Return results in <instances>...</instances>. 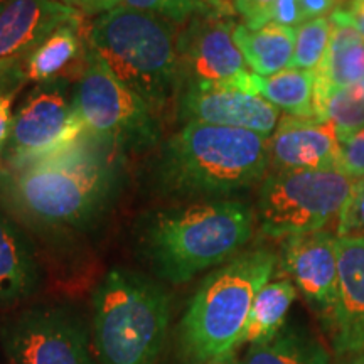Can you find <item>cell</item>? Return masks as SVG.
Listing matches in <instances>:
<instances>
[{
	"label": "cell",
	"instance_id": "d4e9b609",
	"mask_svg": "<svg viewBox=\"0 0 364 364\" xmlns=\"http://www.w3.org/2000/svg\"><path fill=\"white\" fill-rule=\"evenodd\" d=\"M331 41V21L329 17H317L295 29L294 58L290 68L297 70L316 71L324 61L327 48Z\"/></svg>",
	"mask_w": 364,
	"mask_h": 364
},
{
	"label": "cell",
	"instance_id": "d6986e66",
	"mask_svg": "<svg viewBox=\"0 0 364 364\" xmlns=\"http://www.w3.org/2000/svg\"><path fill=\"white\" fill-rule=\"evenodd\" d=\"M228 83L252 91L290 117L316 118L314 112L316 71L287 68L277 75L258 76L247 70Z\"/></svg>",
	"mask_w": 364,
	"mask_h": 364
},
{
	"label": "cell",
	"instance_id": "3957f363",
	"mask_svg": "<svg viewBox=\"0 0 364 364\" xmlns=\"http://www.w3.org/2000/svg\"><path fill=\"white\" fill-rule=\"evenodd\" d=\"M270 166V136L189 122L162 145L159 189L174 196H228L252 188Z\"/></svg>",
	"mask_w": 364,
	"mask_h": 364
},
{
	"label": "cell",
	"instance_id": "603a6c76",
	"mask_svg": "<svg viewBox=\"0 0 364 364\" xmlns=\"http://www.w3.org/2000/svg\"><path fill=\"white\" fill-rule=\"evenodd\" d=\"M295 297L297 287L292 280L268 282L253 300L241 344H262L279 334Z\"/></svg>",
	"mask_w": 364,
	"mask_h": 364
},
{
	"label": "cell",
	"instance_id": "2e32d148",
	"mask_svg": "<svg viewBox=\"0 0 364 364\" xmlns=\"http://www.w3.org/2000/svg\"><path fill=\"white\" fill-rule=\"evenodd\" d=\"M76 19L80 11L56 0H7L0 9V61H21Z\"/></svg>",
	"mask_w": 364,
	"mask_h": 364
},
{
	"label": "cell",
	"instance_id": "ac0fdd59",
	"mask_svg": "<svg viewBox=\"0 0 364 364\" xmlns=\"http://www.w3.org/2000/svg\"><path fill=\"white\" fill-rule=\"evenodd\" d=\"M39 265L22 230L0 209V307L29 299L39 287Z\"/></svg>",
	"mask_w": 364,
	"mask_h": 364
},
{
	"label": "cell",
	"instance_id": "9a60e30c",
	"mask_svg": "<svg viewBox=\"0 0 364 364\" xmlns=\"http://www.w3.org/2000/svg\"><path fill=\"white\" fill-rule=\"evenodd\" d=\"M341 139L331 120L287 115L270 136L273 171L338 169Z\"/></svg>",
	"mask_w": 364,
	"mask_h": 364
},
{
	"label": "cell",
	"instance_id": "d590c367",
	"mask_svg": "<svg viewBox=\"0 0 364 364\" xmlns=\"http://www.w3.org/2000/svg\"><path fill=\"white\" fill-rule=\"evenodd\" d=\"M204 7L208 14H215V16L230 17L235 12V0H204Z\"/></svg>",
	"mask_w": 364,
	"mask_h": 364
},
{
	"label": "cell",
	"instance_id": "52a82bcc",
	"mask_svg": "<svg viewBox=\"0 0 364 364\" xmlns=\"http://www.w3.org/2000/svg\"><path fill=\"white\" fill-rule=\"evenodd\" d=\"M354 181L339 169L273 171L258 194V221L272 238L324 230L339 216Z\"/></svg>",
	"mask_w": 364,
	"mask_h": 364
},
{
	"label": "cell",
	"instance_id": "e575fe53",
	"mask_svg": "<svg viewBox=\"0 0 364 364\" xmlns=\"http://www.w3.org/2000/svg\"><path fill=\"white\" fill-rule=\"evenodd\" d=\"M348 14L349 21L364 36V0H351L346 7H338Z\"/></svg>",
	"mask_w": 364,
	"mask_h": 364
},
{
	"label": "cell",
	"instance_id": "ba28073f",
	"mask_svg": "<svg viewBox=\"0 0 364 364\" xmlns=\"http://www.w3.org/2000/svg\"><path fill=\"white\" fill-rule=\"evenodd\" d=\"M73 107L85 130L113 149H149L161 136L157 113L93 53L76 83Z\"/></svg>",
	"mask_w": 364,
	"mask_h": 364
},
{
	"label": "cell",
	"instance_id": "30bf717a",
	"mask_svg": "<svg viewBox=\"0 0 364 364\" xmlns=\"http://www.w3.org/2000/svg\"><path fill=\"white\" fill-rule=\"evenodd\" d=\"M83 132L68 95V81L38 85L14 113L9 167L56 156L75 144Z\"/></svg>",
	"mask_w": 364,
	"mask_h": 364
},
{
	"label": "cell",
	"instance_id": "f1b7e54d",
	"mask_svg": "<svg viewBox=\"0 0 364 364\" xmlns=\"http://www.w3.org/2000/svg\"><path fill=\"white\" fill-rule=\"evenodd\" d=\"M275 0H235V12L243 17L248 29H262L268 24V12Z\"/></svg>",
	"mask_w": 364,
	"mask_h": 364
},
{
	"label": "cell",
	"instance_id": "74e56055",
	"mask_svg": "<svg viewBox=\"0 0 364 364\" xmlns=\"http://www.w3.org/2000/svg\"><path fill=\"white\" fill-rule=\"evenodd\" d=\"M339 364H364V351L358 354H351V356H344L343 361Z\"/></svg>",
	"mask_w": 364,
	"mask_h": 364
},
{
	"label": "cell",
	"instance_id": "5b68a950",
	"mask_svg": "<svg viewBox=\"0 0 364 364\" xmlns=\"http://www.w3.org/2000/svg\"><path fill=\"white\" fill-rule=\"evenodd\" d=\"M177 24L156 14L117 6L90 31V49L115 78L154 112L179 97Z\"/></svg>",
	"mask_w": 364,
	"mask_h": 364
},
{
	"label": "cell",
	"instance_id": "8fae6325",
	"mask_svg": "<svg viewBox=\"0 0 364 364\" xmlns=\"http://www.w3.org/2000/svg\"><path fill=\"white\" fill-rule=\"evenodd\" d=\"M235 22L215 14H196L179 34L181 90L186 86L228 83L247 71L235 43Z\"/></svg>",
	"mask_w": 364,
	"mask_h": 364
},
{
	"label": "cell",
	"instance_id": "60d3db41",
	"mask_svg": "<svg viewBox=\"0 0 364 364\" xmlns=\"http://www.w3.org/2000/svg\"><path fill=\"white\" fill-rule=\"evenodd\" d=\"M203 4H204V0H203ZM206 14H208V12H206Z\"/></svg>",
	"mask_w": 364,
	"mask_h": 364
},
{
	"label": "cell",
	"instance_id": "836d02e7",
	"mask_svg": "<svg viewBox=\"0 0 364 364\" xmlns=\"http://www.w3.org/2000/svg\"><path fill=\"white\" fill-rule=\"evenodd\" d=\"M56 2L86 14H105L118 6V0H56Z\"/></svg>",
	"mask_w": 364,
	"mask_h": 364
},
{
	"label": "cell",
	"instance_id": "44dd1931",
	"mask_svg": "<svg viewBox=\"0 0 364 364\" xmlns=\"http://www.w3.org/2000/svg\"><path fill=\"white\" fill-rule=\"evenodd\" d=\"M233 38L245 63L255 75L272 76L290 68L294 58L295 27L267 24L262 29L253 31L245 24H236Z\"/></svg>",
	"mask_w": 364,
	"mask_h": 364
},
{
	"label": "cell",
	"instance_id": "6da1fadb",
	"mask_svg": "<svg viewBox=\"0 0 364 364\" xmlns=\"http://www.w3.org/2000/svg\"><path fill=\"white\" fill-rule=\"evenodd\" d=\"M112 145L83 132L56 156L0 169V203L34 230H80L107 211L120 184Z\"/></svg>",
	"mask_w": 364,
	"mask_h": 364
},
{
	"label": "cell",
	"instance_id": "f35d334b",
	"mask_svg": "<svg viewBox=\"0 0 364 364\" xmlns=\"http://www.w3.org/2000/svg\"><path fill=\"white\" fill-rule=\"evenodd\" d=\"M6 2H7V0H0V9L4 7V4H6Z\"/></svg>",
	"mask_w": 364,
	"mask_h": 364
},
{
	"label": "cell",
	"instance_id": "ffe728a7",
	"mask_svg": "<svg viewBox=\"0 0 364 364\" xmlns=\"http://www.w3.org/2000/svg\"><path fill=\"white\" fill-rule=\"evenodd\" d=\"M80 19L58 27L24 61L26 80L36 85L66 80V73L78 63H88L91 49L85 48L80 33Z\"/></svg>",
	"mask_w": 364,
	"mask_h": 364
},
{
	"label": "cell",
	"instance_id": "ab89813d",
	"mask_svg": "<svg viewBox=\"0 0 364 364\" xmlns=\"http://www.w3.org/2000/svg\"><path fill=\"white\" fill-rule=\"evenodd\" d=\"M0 364H7V363L6 361H0Z\"/></svg>",
	"mask_w": 364,
	"mask_h": 364
},
{
	"label": "cell",
	"instance_id": "9c48e42d",
	"mask_svg": "<svg viewBox=\"0 0 364 364\" xmlns=\"http://www.w3.org/2000/svg\"><path fill=\"white\" fill-rule=\"evenodd\" d=\"M7 364H95L83 326L61 309L38 307L0 318Z\"/></svg>",
	"mask_w": 364,
	"mask_h": 364
},
{
	"label": "cell",
	"instance_id": "cb8c5ba5",
	"mask_svg": "<svg viewBox=\"0 0 364 364\" xmlns=\"http://www.w3.org/2000/svg\"><path fill=\"white\" fill-rule=\"evenodd\" d=\"M316 118L331 120L338 129L339 139L364 129V83L332 91L329 97L314 107Z\"/></svg>",
	"mask_w": 364,
	"mask_h": 364
},
{
	"label": "cell",
	"instance_id": "4316f807",
	"mask_svg": "<svg viewBox=\"0 0 364 364\" xmlns=\"http://www.w3.org/2000/svg\"><path fill=\"white\" fill-rule=\"evenodd\" d=\"M338 236L364 238V176L354 181L348 201L341 209Z\"/></svg>",
	"mask_w": 364,
	"mask_h": 364
},
{
	"label": "cell",
	"instance_id": "e0dca14e",
	"mask_svg": "<svg viewBox=\"0 0 364 364\" xmlns=\"http://www.w3.org/2000/svg\"><path fill=\"white\" fill-rule=\"evenodd\" d=\"M329 21L331 41L324 61L316 70L314 107L332 91L349 88L364 80V36L343 9H336Z\"/></svg>",
	"mask_w": 364,
	"mask_h": 364
},
{
	"label": "cell",
	"instance_id": "8992f818",
	"mask_svg": "<svg viewBox=\"0 0 364 364\" xmlns=\"http://www.w3.org/2000/svg\"><path fill=\"white\" fill-rule=\"evenodd\" d=\"M93 312L100 363H159L171 318L164 287L142 273L115 268L95 290Z\"/></svg>",
	"mask_w": 364,
	"mask_h": 364
},
{
	"label": "cell",
	"instance_id": "7c38bea8",
	"mask_svg": "<svg viewBox=\"0 0 364 364\" xmlns=\"http://www.w3.org/2000/svg\"><path fill=\"white\" fill-rule=\"evenodd\" d=\"M177 103L179 118L186 124L201 122L272 136L280 122L279 108L231 83L186 86L179 91Z\"/></svg>",
	"mask_w": 364,
	"mask_h": 364
},
{
	"label": "cell",
	"instance_id": "5bb4252c",
	"mask_svg": "<svg viewBox=\"0 0 364 364\" xmlns=\"http://www.w3.org/2000/svg\"><path fill=\"white\" fill-rule=\"evenodd\" d=\"M327 327L338 356L364 351V238L338 236V299Z\"/></svg>",
	"mask_w": 364,
	"mask_h": 364
},
{
	"label": "cell",
	"instance_id": "484cf974",
	"mask_svg": "<svg viewBox=\"0 0 364 364\" xmlns=\"http://www.w3.org/2000/svg\"><path fill=\"white\" fill-rule=\"evenodd\" d=\"M118 6L156 14L174 24L189 22L196 14H206L203 0H118Z\"/></svg>",
	"mask_w": 364,
	"mask_h": 364
},
{
	"label": "cell",
	"instance_id": "4fadbf2b",
	"mask_svg": "<svg viewBox=\"0 0 364 364\" xmlns=\"http://www.w3.org/2000/svg\"><path fill=\"white\" fill-rule=\"evenodd\" d=\"M282 267L327 324L338 299V236L327 230L289 236L282 245Z\"/></svg>",
	"mask_w": 364,
	"mask_h": 364
},
{
	"label": "cell",
	"instance_id": "d6a6232c",
	"mask_svg": "<svg viewBox=\"0 0 364 364\" xmlns=\"http://www.w3.org/2000/svg\"><path fill=\"white\" fill-rule=\"evenodd\" d=\"M300 9H302L304 19L311 21L317 17H326V14H332L338 7L339 0H299Z\"/></svg>",
	"mask_w": 364,
	"mask_h": 364
},
{
	"label": "cell",
	"instance_id": "277c9868",
	"mask_svg": "<svg viewBox=\"0 0 364 364\" xmlns=\"http://www.w3.org/2000/svg\"><path fill=\"white\" fill-rule=\"evenodd\" d=\"M277 262L272 250L253 248L236 255L201 282L177 331L186 363L203 364L236 351L253 300L268 284Z\"/></svg>",
	"mask_w": 364,
	"mask_h": 364
},
{
	"label": "cell",
	"instance_id": "7402d4cb",
	"mask_svg": "<svg viewBox=\"0 0 364 364\" xmlns=\"http://www.w3.org/2000/svg\"><path fill=\"white\" fill-rule=\"evenodd\" d=\"M243 364H332V359L312 332L299 326H285L279 334L248 349Z\"/></svg>",
	"mask_w": 364,
	"mask_h": 364
},
{
	"label": "cell",
	"instance_id": "1f68e13d",
	"mask_svg": "<svg viewBox=\"0 0 364 364\" xmlns=\"http://www.w3.org/2000/svg\"><path fill=\"white\" fill-rule=\"evenodd\" d=\"M24 81L26 73L21 61H0V95L19 90Z\"/></svg>",
	"mask_w": 364,
	"mask_h": 364
},
{
	"label": "cell",
	"instance_id": "4dcf8cb0",
	"mask_svg": "<svg viewBox=\"0 0 364 364\" xmlns=\"http://www.w3.org/2000/svg\"><path fill=\"white\" fill-rule=\"evenodd\" d=\"M17 93H19V90L0 95V154L7 149L9 142H11L14 129L12 107L14 102H16Z\"/></svg>",
	"mask_w": 364,
	"mask_h": 364
},
{
	"label": "cell",
	"instance_id": "f546056e",
	"mask_svg": "<svg viewBox=\"0 0 364 364\" xmlns=\"http://www.w3.org/2000/svg\"><path fill=\"white\" fill-rule=\"evenodd\" d=\"M306 22L299 0H275L268 12V24L295 27Z\"/></svg>",
	"mask_w": 364,
	"mask_h": 364
},
{
	"label": "cell",
	"instance_id": "8d00e7d4",
	"mask_svg": "<svg viewBox=\"0 0 364 364\" xmlns=\"http://www.w3.org/2000/svg\"><path fill=\"white\" fill-rule=\"evenodd\" d=\"M203 364H243V363H241V359H238V354H236V351H231V353L223 354V356L215 358V359H211V361H206Z\"/></svg>",
	"mask_w": 364,
	"mask_h": 364
},
{
	"label": "cell",
	"instance_id": "b9f144b4",
	"mask_svg": "<svg viewBox=\"0 0 364 364\" xmlns=\"http://www.w3.org/2000/svg\"><path fill=\"white\" fill-rule=\"evenodd\" d=\"M363 83H364V80H363Z\"/></svg>",
	"mask_w": 364,
	"mask_h": 364
},
{
	"label": "cell",
	"instance_id": "83f0119b",
	"mask_svg": "<svg viewBox=\"0 0 364 364\" xmlns=\"http://www.w3.org/2000/svg\"><path fill=\"white\" fill-rule=\"evenodd\" d=\"M338 169L353 179L364 176V129L341 140Z\"/></svg>",
	"mask_w": 364,
	"mask_h": 364
},
{
	"label": "cell",
	"instance_id": "7a4b0ae2",
	"mask_svg": "<svg viewBox=\"0 0 364 364\" xmlns=\"http://www.w3.org/2000/svg\"><path fill=\"white\" fill-rule=\"evenodd\" d=\"M253 233V213L231 199L156 209L136 226V245L159 279L179 285L230 260Z\"/></svg>",
	"mask_w": 364,
	"mask_h": 364
}]
</instances>
